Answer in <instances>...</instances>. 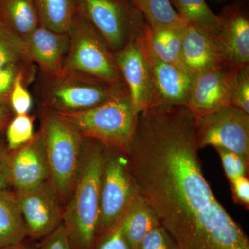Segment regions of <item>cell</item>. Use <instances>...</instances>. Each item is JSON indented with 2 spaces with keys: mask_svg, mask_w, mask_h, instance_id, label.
Segmentation results:
<instances>
[{
  "mask_svg": "<svg viewBox=\"0 0 249 249\" xmlns=\"http://www.w3.org/2000/svg\"><path fill=\"white\" fill-rule=\"evenodd\" d=\"M199 150L189 108L160 104L139 111L124 154L139 193L180 249H249L205 178Z\"/></svg>",
  "mask_w": 249,
  "mask_h": 249,
  "instance_id": "1",
  "label": "cell"
},
{
  "mask_svg": "<svg viewBox=\"0 0 249 249\" xmlns=\"http://www.w3.org/2000/svg\"><path fill=\"white\" fill-rule=\"evenodd\" d=\"M106 148L97 141L84 139L74 191L62 213V224L72 249H94L97 242L100 191Z\"/></svg>",
  "mask_w": 249,
  "mask_h": 249,
  "instance_id": "2",
  "label": "cell"
},
{
  "mask_svg": "<svg viewBox=\"0 0 249 249\" xmlns=\"http://www.w3.org/2000/svg\"><path fill=\"white\" fill-rule=\"evenodd\" d=\"M85 138L125 152L133 136L137 113L127 89L96 107L78 111H55Z\"/></svg>",
  "mask_w": 249,
  "mask_h": 249,
  "instance_id": "3",
  "label": "cell"
},
{
  "mask_svg": "<svg viewBox=\"0 0 249 249\" xmlns=\"http://www.w3.org/2000/svg\"><path fill=\"white\" fill-rule=\"evenodd\" d=\"M67 34L70 45L63 72H80L126 88L114 53L102 36L77 9Z\"/></svg>",
  "mask_w": 249,
  "mask_h": 249,
  "instance_id": "4",
  "label": "cell"
},
{
  "mask_svg": "<svg viewBox=\"0 0 249 249\" xmlns=\"http://www.w3.org/2000/svg\"><path fill=\"white\" fill-rule=\"evenodd\" d=\"M49 178L58 196H65L74 186L79 168L84 137L55 111L42 121Z\"/></svg>",
  "mask_w": 249,
  "mask_h": 249,
  "instance_id": "5",
  "label": "cell"
},
{
  "mask_svg": "<svg viewBox=\"0 0 249 249\" xmlns=\"http://www.w3.org/2000/svg\"><path fill=\"white\" fill-rule=\"evenodd\" d=\"M76 9L102 36L113 52L142 37L148 27L131 0H73Z\"/></svg>",
  "mask_w": 249,
  "mask_h": 249,
  "instance_id": "6",
  "label": "cell"
},
{
  "mask_svg": "<svg viewBox=\"0 0 249 249\" xmlns=\"http://www.w3.org/2000/svg\"><path fill=\"white\" fill-rule=\"evenodd\" d=\"M138 193L124 152L107 147L100 191L98 237L124 217Z\"/></svg>",
  "mask_w": 249,
  "mask_h": 249,
  "instance_id": "7",
  "label": "cell"
},
{
  "mask_svg": "<svg viewBox=\"0 0 249 249\" xmlns=\"http://www.w3.org/2000/svg\"><path fill=\"white\" fill-rule=\"evenodd\" d=\"M44 91L46 102L53 111H78L99 106L125 87H118L80 72H63L48 79Z\"/></svg>",
  "mask_w": 249,
  "mask_h": 249,
  "instance_id": "8",
  "label": "cell"
},
{
  "mask_svg": "<svg viewBox=\"0 0 249 249\" xmlns=\"http://www.w3.org/2000/svg\"><path fill=\"white\" fill-rule=\"evenodd\" d=\"M196 119L199 150L208 146L225 149L249 163V114L228 106Z\"/></svg>",
  "mask_w": 249,
  "mask_h": 249,
  "instance_id": "9",
  "label": "cell"
},
{
  "mask_svg": "<svg viewBox=\"0 0 249 249\" xmlns=\"http://www.w3.org/2000/svg\"><path fill=\"white\" fill-rule=\"evenodd\" d=\"M16 196L31 238L44 239L61 225L63 212L58 194L50 182L47 181L30 191L16 193Z\"/></svg>",
  "mask_w": 249,
  "mask_h": 249,
  "instance_id": "10",
  "label": "cell"
},
{
  "mask_svg": "<svg viewBox=\"0 0 249 249\" xmlns=\"http://www.w3.org/2000/svg\"><path fill=\"white\" fill-rule=\"evenodd\" d=\"M141 41L150 73L152 106L160 104L187 106L194 75L181 64L162 61L152 53L142 36L141 37Z\"/></svg>",
  "mask_w": 249,
  "mask_h": 249,
  "instance_id": "11",
  "label": "cell"
},
{
  "mask_svg": "<svg viewBox=\"0 0 249 249\" xmlns=\"http://www.w3.org/2000/svg\"><path fill=\"white\" fill-rule=\"evenodd\" d=\"M237 70L223 65L194 76L187 107L195 117L232 106V89Z\"/></svg>",
  "mask_w": 249,
  "mask_h": 249,
  "instance_id": "12",
  "label": "cell"
},
{
  "mask_svg": "<svg viewBox=\"0 0 249 249\" xmlns=\"http://www.w3.org/2000/svg\"><path fill=\"white\" fill-rule=\"evenodd\" d=\"M220 22L215 36L224 62L234 68L249 66V18L241 4L233 3L218 15Z\"/></svg>",
  "mask_w": 249,
  "mask_h": 249,
  "instance_id": "13",
  "label": "cell"
},
{
  "mask_svg": "<svg viewBox=\"0 0 249 249\" xmlns=\"http://www.w3.org/2000/svg\"><path fill=\"white\" fill-rule=\"evenodd\" d=\"M113 53L134 109L138 114L152 106L150 73L141 37L129 41L124 47Z\"/></svg>",
  "mask_w": 249,
  "mask_h": 249,
  "instance_id": "14",
  "label": "cell"
},
{
  "mask_svg": "<svg viewBox=\"0 0 249 249\" xmlns=\"http://www.w3.org/2000/svg\"><path fill=\"white\" fill-rule=\"evenodd\" d=\"M49 178L45 141L42 130L30 142L11 152L10 183L16 193L34 189Z\"/></svg>",
  "mask_w": 249,
  "mask_h": 249,
  "instance_id": "15",
  "label": "cell"
},
{
  "mask_svg": "<svg viewBox=\"0 0 249 249\" xmlns=\"http://www.w3.org/2000/svg\"><path fill=\"white\" fill-rule=\"evenodd\" d=\"M28 60L36 64L47 78L63 73L70 40L67 33H58L39 26L24 39Z\"/></svg>",
  "mask_w": 249,
  "mask_h": 249,
  "instance_id": "16",
  "label": "cell"
},
{
  "mask_svg": "<svg viewBox=\"0 0 249 249\" xmlns=\"http://www.w3.org/2000/svg\"><path fill=\"white\" fill-rule=\"evenodd\" d=\"M180 62L194 76L210 69L227 65L215 36L189 24H187L183 37Z\"/></svg>",
  "mask_w": 249,
  "mask_h": 249,
  "instance_id": "17",
  "label": "cell"
},
{
  "mask_svg": "<svg viewBox=\"0 0 249 249\" xmlns=\"http://www.w3.org/2000/svg\"><path fill=\"white\" fill-rule=\"evenodd\" d=\"M160 225L152 206L138 193L122 219V229L132 249H137L150 231Z\"/></svg>",
  "mask_w": 249,
  "mask_h": 249,
  "instance_id": "18",
  "label": "cell"
},
{
  "mask_svg": "<svg viewBox=\"0 0 249 249\" xmlns=\"http://www.w3.org/2000/svg\"><path fill=\"white\" fill-rule=\"evenodd\" d=\"M0 24L25 38L40 26L34 0H0Z\"/></svg>",
  "mask_w": 249,
  "mask_h": 249,
  "instance_id": "19",
  "label": "cell"
},
{
  "mask_svg": "<svg viewBox=\"0 0 249 249\" xmlns=\"http://www.w3.org/2000/svg\"><path fill=\"white\" fill-rule=\"evenodd\" d=\"M186 27L187 23L162 29H152L148 25L142 38L152 53L162 61L181 64L180 56Z\"/></svg>",
  "mask_w": 249,
  "mask_h": 249,
  "instance_id": "20",
  "label": "cell"
},
{
  "mask_svg": "<svg viewBox=\"0 0 249 249\" xmlns=\"http://www.w3.org/2000/svg\"><path fill=\"white\" fill-rule=\"evenodd\" d=\"M29 237L17 197L7 190L0 191V249Z\"/></svg>",
  "mask_w": 249,
  "mask_h": 249,
  "instance_id": "21",
  "label": "cell"
},
{
  "mask_svg": "<svg viewBox=\"0 0 249 249\" xmlns=\"http://www.w3.org/2000/svg\"><path fill=\"white\" fill-rule=\"evenodd\" d=\"M40 25L58 33H67L76 11L73 0H34Z\"/></svg>",
  "mask_w": 249,
  "mask_h": 249,
  "instance_id": "22",
  "label": "cell"
},
{
  "mask_svg": "<svg viewBox=\"0 0 249 249\" xmlns=\"http://www.w3.org/2000/svg\"><path fill=\"white\" fill-rule=\"evenodd\" d=\"M175 11L187 24L216 36L220 27L219 17L205 0H170Z\"/></svg>",
  "mask_w": 249,
  "mask_h": 249,
  "instance_id": "23",
  "label": "cell"
},
{
  "mask_svg": "<svg viewBox=\"0 0 249 249\" xmlns=\"http://www.w3.org/2000/svg\"><path fill=\"white\" fill-rule=\"evenodd\" d=\"M152 29H167L186 24L170 0H131Z\"/></svg>",
  "mask_w": 249,
  "mask_h": 249,
  "instance_id": "24",
  "label": "cell"
},
{
  "mask_svg": "<svg viewBox=\"0 0 249 249\" xmlns=\"http://www.w3.org/2000/svg\"><path fill=\"white\" fill-rule=\"evenodd\" d=\"M29 62L24 39L0 24V67Z\"/></svg>",
  "mask_w": 249,
  "mask_h": 249,
  "instance_id": "25",
  "label": "cell"
},
{
  "mask_svg": "<svg viewBox=\"0 0 249 249\" xmlns=\"http://www.w3.org/2000/svg\"><path fill=\"white\" fill-rule=\"evenodd\" d=\"M6 129L8 150L15 151L28 143L35 136L34 117L29 114L15 115Z\"/></svg>",
  "mask_w": 249,
  "mask_h": 249,
  "instance_id": "26",
  "label": "cell"
},
{
  "mask_svg": "<svg viewBox=\"0 0 249 249\" xmlns=\"http://www.w3.org/2000/svg\"><path fill=\"white\" fill-rule=\"evenodd\" d=\"M31 68L19 73L10 93L9 105L14 115L28 114L32 107V97L27 88V83L32 77Z\"/></svg>",
  "mask_w": 249,
  "mask_h": 249,
  "instance_id": "27",
  "label": "cell"
},
{
  "mask_svg": "<svg viewBox=\"0 0 249 249\" xmlns=\"http://www.w3.org/2000/svg\"><path fill=\"white\" fill-rule=\"evenodd\" d=\"M222 160L223 168L229 182L232 183L248 174L249 163L235 152L223 148H215Z\"/></svg>",
  "mask_w": 249,
  "mask_h": 249,
  "instance_id": "28",
  "label": "cell"
},
{
  "mask_svg": "<svg viewBox=\"0 0 249 249\" xmlns=\"http://www.w3.org/2000/svg\"><path fill=\"white\" fill-rule=\"evenodd\" d=\"M32 64L19 62L0 67V105H9L10 93L15 80L19 73L32 66Z\"/></svg>",
  "mask_w": 249,
  "mask_h": 249,
  "instance_id": "29",
  "label": "cell"
},
{
  "mask_svg": "<svg viewBox=\"0 0 249 249\" xmlns=\"http://www.w3.org/2000/svg\"><path fill=\"white\" fill-rule=\"evenodd\" d=\"M232 106L249 114V66L237 70L232 89Z\"/></svg>",
  "mask_w": 249,
  "mask_h": 249,
  "instance_id": "30",
  "label": "cell"
},
{
  "mask_svg": "<svg viewBox=\"0 0 249 249\" xmlns=\"http://www.w3.org/2000/svg\"><path fill=\"white\" fill-rule=\"evenodd\" d=\"M122 219L99 236L94 249H132L123 231Z\"/></svg>",
  "mask_w": 249,
  "mask_h": 249,
  "instance_id": "31",
  "label": "cell"
},
{
  "mask_svg": "<svg viewBox=\"0 0 249 249\" xmlns=\"http://www.w3.org/2000/svg\"><path fill=\"white\" fill-rule=\"evenodd\" d=\"M137 249H180L168 231L160 224L142 238Z\"/></svg>",
  "mask_w": 249,
  "mask_h": 249,
  "instance_id": "32",
  "label": "cell"
},
{
  "mask_svg": "<svg viewBox=\"0 0 249 249\" xmlns=\"http://www.w3.org/2000/svg\"><path fill=\"white\" fill-rule=\"evenodd\" d=\"M39 249H72L62 224L43 239Z\"/></svg>",
  "mask_w": 249,
  "mask_h": 249,
  "instance_id": "33",
  "label": "cell"
},
{
  "mask_svg": "<svg viewBox=\"0 0 249 249\" xmlns=\"http://www.w3.org/2000/svg\"><path fill=\"white\" fill-rule=\"evenodd\" d=\"M234 200L249 209V181L247 176L241 177L231 183Z\"/></svg>",
  "mask_w": 249,
  "mask_h": 249,
  "instance_id": "34",
  "label": "cell"
},
{
  "mask_svg": "<svg viewBox=\"0 0 249 249\" xmlns=\"http://www.w3.org/2000/svg\"><path fill=\"white\" fill-rule=\"evenodd\" d=\"M11 152L0 140V191L7 190L10 183Z\"/></svg>",
  "mask_w": 249,
  "mask_h": 249,
  "instance_id": "35",
  "label": "cell"
},
{
  "mask_svg": "<svg viewBox=\"0 0 249 249\" xmlns=\"http://www.w3.org/2000/svg\"><path fill=\"white\" fill-rule=\"evenodd\" d=\"M14 113L9 105H0V132L6 128Z\"/></svg>",
  "mask_w": 249,
  "mask_h": 249,
  "instance_id": "36",
  "label": "cell"
},
{
  "mask_svg": "<svg viewBox=\"0 0 249 249\" xmlns=\"http://www.w3.org/2000/svg\"><path fill=\"white\" fill-rule=\"evenodd\" d=\"M0 249H39V247L29 245L25 243V240H24L19 243L7 246Z\"/></svg>",
  "mask_w": 249,
  "mask_h": 249,
  "instance_id": "37",
  "label": "cell"
}]
</instances>
